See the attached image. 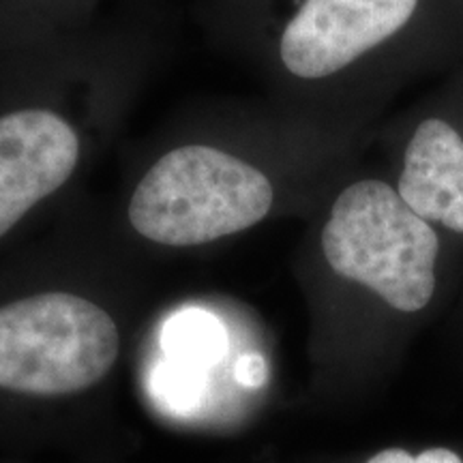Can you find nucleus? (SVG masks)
<instances>
[{
  "label": "nucleus",
  "mask_w": 463,
  "mask_h": 463,
  "mask_svg": "<svg viewBox=\"0 0 463 463\" xmlns=\"http://www.w3.org/2000/svg\"><path fill=\"white\" fill-rule=\"evenodd\" d=\"M273 184L258 167L211 146L164 155L133 191L129 222L167 247L206 245L262 222Z\"/></svg>",
  "instance_id": "nucleus-1"
},
{
  "label": "nucleus",
  "mask_w": 463,
  "mask_h": 463,
  "mask_svg": "<svg viewBox=\"0 0 463 463\" xmlns=\"http://www.w3.org/2000/svg\"><path fill=\"white\" fill-rule=\"evenodd\" d=\"M322 249L335 273L373 289L392 309L414 314L433 297L438 234L386 183H354L335 200Z\"/></svg>",
  "instance_id": "nucleus-2"
},
{
  "label": "nucleus",
  "mask_w": 463,
  "mask_h": 463,
  "mask_svg": "<svg viewBox=\"0 0 463 463\" xmlns=\"http://www.w3.org/2000/svg\"><path fill=\"white\" fill-rule=\"evenodd\" d=\"M118 356L108 311L65 292L0 307V389L69 395L95 386Z\"/></svg>",
  "instance_id": "nucleus-3"
},
{
  "label": "nucleus",
  "mask_w": 463,
  "mask_h": 463,
  "mask_svg": "<svg viewBox=\"0 0 463 463\" xmlns=\"http://www.w3.org/2000/svg\"><path fill=\"white\" fill-rule=\"evenodd\" d=\"M419 0H305L281 37V61L305 80L326 78L408 24Z\"/></svg>",
  "instance_id": "nucleus-4"
},
{
  "label": "nucleus",
  "mask_w": 463,
  "mask_h": 463,
  "mask_svg": "<svg viewBox=\"0 0 463 463\" xmlns=\"http://www.w3.org/2000/svg\"><path fill=\"white\" fill-rule=\"evenodd\" d=\"M78 159V136L58 114L22 109L0 116V236L61 189Z\"/></svg>",
  "instance_id": "nucleus-5"
},
{
  "label": "nucleus",
  "mask_w": 463,
  "mask_h": 463,
  "mask_svg": "<svg viewBox=\"0 0 463 463\" xmlns=\"http://www.w3.org/2000/svg\"><path fill=\"white\" fill-rule=\"evenodd\" d=\"M399 195L427 223L463 232V140L444 120L419 125L405 150Z\"/></svg>",
  "instance_id": "nucleus-6"
},
{
  "label": "nucleus",
  "mask_w": 463,
  "mask_h": 463,
  "mask_svg": "<svg viewBox=\"0 0 463 463\" xmlns=\"http://www.w3.org/2000/svg\"><path fill=\"white\" fill-rule=\"evenodd\" d=\"M161 347L167 361L206 372L223 358L228 350V333L211 311L189 307L167 317L161 331Z\"/></svg>",
  "instance_id": "nucleus-7"
},
{
  "label": "nucleus",
  "mask_w": 463,
  "mask_h": 463,
  "mask_svg": "<svg viewBox=\"0 0 463 463\" xmlns=\"http://www.w3.org/2000/svg\"><path fill=\"white\" fill-rule=\"evenodd\" d=\"M150 397L170 416L198 412L206 397L204 369L189 364L161 361L150 373Z\"/></svg>",
  "instance_id": "nucleus-8"
},
{
  "label": "nucleus",
  "mask_w": 463,
  "mask_h": 463,
  "mask_svg": "<svg viewBox=\"0 0 463 463\" xmlns=\"http://www.w3.org/2000/svg\"><path fill=\"white\" fill-rule=\"evenodd\" d=\"M234 378L245 389H262L269 380V364L262 354H242L234 364Z\"/></svg>",
  "instance_id": "nucleus-9"
},
{
  "label": "nucleus",
  "mask_w": 463,
  "mask_h": 463,
  "mask_svg": "<svg viewBox=\"0 0 463 463\" xmlns=\"http://www.w3.org/2000/svg\"><path fill=\"white\" fill-rule=\"evenodd\" d=\"M416 463H463V461L449 449H430L416 457Z\"/></svg>",
  "instance_id": "nucleus-10"
},
{
  "label": "nucleus",
  "mask_w": 463,
  "mask_h": 463,
  "mask_svg": "<svg viewBox=\"0 0 463 463\" xmlns=\"http://www.w3.org/2000/svg\"><path fill=\"white\" fill-rule=\"evenodd\" d=\"M367 463H416V457L405 453L403 449H386L372 457Z\"/></svg>",
  "instance_id": "nucleus-11"
}]
</instances>
